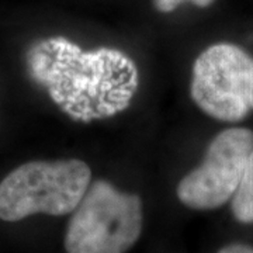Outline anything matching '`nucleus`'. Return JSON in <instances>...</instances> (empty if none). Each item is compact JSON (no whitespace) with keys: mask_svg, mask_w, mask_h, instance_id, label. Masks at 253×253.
Returning <instances> with one entry per match:
<instances>
[{"mask_svg":"<svg viewBox=\"0 0 253 253\" xmlns=\"http://www.w3.org/2000/svg\"><path fill=\"white\" fill-rule=\"evenodd\" d=\"M190 94L210 117L242 121L253 110V58L235 44L208 46L194 61Z\"/></svg>","mask_w":253,"mask_h":253,"instance_id":"nucleus-4","label":"nucleus"},{"mask_svg":"<svg viewBox=\"0 0 253 253\" xmlns=\"http://www.w3.org/2000/svg\"><path fill=\"white\" fill-rule=\"evenodd\" d=\"M90 180V168L81 159L23 163L0 183V219L16 222L34 214L73 212Z\"/></svg>","mask_w":253,"mask_h":253,"instance_id":"nucleus-2","label":"nucleus"},{"mask_svg":"<svg viewBox=\"0 0 253 253\" xmlns=\"http://www.w3.org/2000/svg\"><path fill=\"white\" fill-rule=\"evenodd\" d=\"M214 0H154V6L161 13H170L183 3H191L199 7H207Z\"/></svg>","mask_w":253,"mask_h":253,"instance_id":"nucleus-7","label":"nucleus"},{"mask_svg":"<svg viewBox=\"0 0 253 253\" xmlns=\"http://www.w3.org/2000/svg\"><path fill=\"white\" fill-rule=\"evenodd\" d=\"M218 253H253V246L246 244H231L219 249Z\"/></svg>","mask_w":253,"mask_h":253,"instance_id":"nucleus-8","label":"nucleus"},{"mask_svg":"<svg viewBox=\"0 0 253 253\" xmlns=\"http://www.w3.org/2000/svg\"><path fill=\"white\" fill-rule=\"evenodd\" d=\"M142 200L96 180L86 190L65 234L68 253H126L142 232Z\"/></svg>","mask_w":253,"mask_h":253,"instance_id":"nucleus-3","label":"nucleus"},{"mask_svg":"<svg viewBox=\"0 0 253 253\" xmlns=\"http://www.w3.org/2000/svg\"><path fill=\"white\" fill-rule=\"evenodd\" d=\"M231 211L238 222L253 224V149L245 165L239 186L231 199Z\"/></svg>","mask_w":253,"mask_h":253,"instance_id":"nucleus-6","label":"nucleus"},{"mask_svg":"<svg viewBox=\"0 0 253 253\" xmlns=\"http://www.w3.org/2000/svg\"><path fill=\"white\" fill-rule=\"evenodd\" d=\"M253 149V131L226 128L210 142L203 162L179 183L176 194L191 210H217L234 197Z\"/></svg>","mask_w":253,"mask_h":253,"instance_id":"nucleus-5","label":"nucleus"},{"mask_svg":"<svg viewBox=\"0 0 253 253\" xmlns=\"http://www.w3.org/2000/svg\"><path fill=\"white\" fill-rule=\"evenodd\" d=\"M42 46L31 54V72L38 83L46 86L51 99L73 121L90 123L120 113L107 101L113 89H131L139 84L134 61L113 48L83 52L82 48L63 37L41 41Z\"/></svg>","mask_w":253,"mask_h":253,"instance_id":"nucleus-1","label":"nucleus"}]
</instances>
